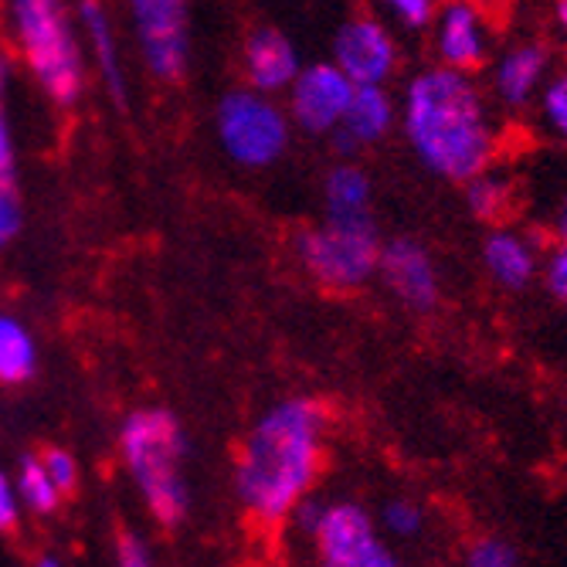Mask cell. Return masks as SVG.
Masks as SVG:
<instances>
[{
    "mask_svg": "<svg viewBox=\"0 0 567 567\" xmlns=\"http://www.w3.org/2000/svg\"><path fill=\"white\" fill-rule=\"evenodd\" d=\"M404 136L419 161L455 184L486 174L496 157V126L480 85L452 69H429L404 92Z\"/></svg>",
    "mask_w": 567,
    "mask_h": 567,
    "instance_id": "cell-1",
    "label": "cell"
},
{
    "mask_svg": "<svg viewBox=\"0 0 567 567\" xmlns=\"http://www.w3.org/2000/svg\"><path fill=\"white\" fill-rule=\"evenodd\" d=\"M320 408L296 398L272 408L248 435L238 462V496L259 520H282L313 483L320 466Z\"/></svg>",
    "mask_w": 567,
    "mask_h": 567,
    "instance_id": "cell-2",
    "label": "cell"
},
{
    "mask_svg": "<svg viewBox=\"0 0 567 567\" xmlns=\"http://www.w3.org/2000/svg\"><path fill=\"white\" fill-rule=\"evenodd\" d=\"M184 432L171 411H136L123 425V455L136 476L153 517L164 527H174L187 513V489L181 476L184 462Z\"/></svg>",
    "mask_w": 567,
    "mask_h": 567,
    "instance_id": "cell-3",
    "label": "cell"
},
{
    "mask_svg": "<svg viewBox=\"0 0 567 567\" xmlns=\"http://www.w3.org/2000/svg\"><path fill=\"white\" fill-rule=\"evenodd\" d=\"M302 266L330 289H353L378 272L381 235L371 215L327 218V225L299 235Z\"/></svg>",
    "mask_w": 567,
    "mask_h": 567,
    "instance_id": "cell-4",
    "label": "cell"
},
{
    "mask_svg": "<svg viewBox=\"0 0 567 567\" xmlns=\"http://www.w3.org/2000/svg\"><path fill=\"white\" fill-rule=\"evenodd\" d=\"M14 14L34 75L41 79L51 99L72 106L82 92V59L65 11L59 4H48V0H21Z\"/></svg>",
    "mask_w": 567,
    "mask_h": 567,
    "instance_id": "cell-5",
    "label": "cell"
},
{
    "mask_svg": "<svg viewBox=\"0 0 567 567\" xmlns=\"http://www.w3.org/2000/svg\"><path fill=\"white\" fill-rule=\"evenodd\" d=\"M218 133L238 164L266 167L282 157L289 130L282 113L251 92H231L218 110Z\"/></svg>",
    "mask_w": 567,
    "mask_h": 567,
    "instance_id": "cell-6",
    "label": "cell"
},
{
    "mask_svg": "<svg viewBox=\"0 0 567 567\" xmlns=\"http://www.w3.org/2000/svg\"><path fill=\"white\" fill-rule=\"evenodd\" d=\"M313 534L323 567H398L394 554L378 540L371 517L353 503L323 509V520Z\"/></svg>",
    "mask_w": 567,
    "mask_h": 567,
    "instance_id": "cell-7",
    "label": "cell"
},
{
    "mask_svg": "<svg viewBox=\"0 0 567 567\" xmlns=\"http://www.w3.org/2000/svg\"><path fill=\"white\" fill-rule=\"evenodd\" d=\"M136 34L146 65L157 79H181L187 69V11L177 0H140L133 4Z\"/></svg>",
    "mask_w": 567,
    "mask_h": 567,
    "instance_id": "cell-8",
    "label": "cell"
},
{
    "mask_svg": "<svg viewBox=\"0 0 567 567\" xmlns=\"http://www.w3.org/2000/svg\"><path fill=\"white\" fill-rule=\"evenodd\" d=\"M337 72L357 89V85H381L398 62L394 38L381 21L357 18L347 21L337 31Z\"/></svg>",
    "mask_w": 567,
    "mask_h": 567,
    "instance_id": "cell-9",
    "label": "cell"
},
{
    "mask_svg": "<svg viewBox=\"0 0 567 567\" xmlns=\"http://www.w3.org/2000/svg\"><path fill=\"white\" fill-rule=\"evenodd\" d=\"M353 85L337 65H313L292 82V116L309 133H337L350 106Z\"/></svg>",
    "mask_w": 567,
    "mask_h": 567,
    "instance_id": "cell-10",
    "label": "cell"
},
{
    "mask_svg": "<svg viewBox=\"0 0 567 567\" xmlns=\"http://www.w3.org/2000/svg\"><path fill=\"white\" fill-rule=\"evenodd\" d=\"M378 272L388 289L411 309H432L439 302V276L432 255L411 238H394L381 245Z\"/></svg>",
    "mask_w": 567,
    "mask_h": 567,
    "instance_id": "cell-11",
    "label": "cell"
},
{
    "mask_svg": "<svg viewBox=\"0 0 567 567\" xmlns=\"http://www.w3.org/2000/svg\"><path fill=\"white\" fill-rule=\"evenodd\" d=\"M550 75V48L540 41H520L503 59L496 62L493 72V89L506 110H524L540 95Z\"/></svg>",
    "mask_w": 567,
    "mask_h": 567,
    "instance_id": "cell-12",
    "label": "cell"
},
{
    "mask_svg": "<svg viewBox=\"0 0 567 567\" xmlns=\"http://www.w3.org/2000/svg\"><path fill=\"white\" fill-rule=\"evenodd\" d=\"M439 55H442V69L470 75L473 69H480L489 55V31L483 14L473 4H449L439 14Z\"/></svg>",
    "mask_w": 567,
    "mask_h": 567,
    "instance_id": "cell-13",
    "label": "cell"
},
{
    "mask_svg": "<svg viewBox=\"0 0 567 567\" xmlns=\"http://www.w3.org/2000/svg\"><path fill=\"white\" fill-rule=\"evenodd\" d=\"M483 266H486L493 282H499L503 289L520 292L534 282L540 259H537L534 241L524 231L493 228L483 241Z\"/></svg>",
    "mask_w": 567,
    "mask_h": 567,
    "instance_id": "cell-14",
    "label": "cell"
},
{
    "mask_svg": "<svg viewBox=\"0 0 567 567\" xmlns=\"http://www.w3.org/2000/svg\"><path fill=\"white\" fill-rule=\"evenodd\" d=\"M394 123V102L381 85H357L350 95V106L337 130V146L353 150L360 143L381 140Z\"/></svg>",
    "mask_w": 567,
    "mask_h": 567,
    "instance_id": "cell-15",
    "label": "cell"
},
{
    "mask_svg": "<svg viewBox=\"0 0 567 567\" xmlns=\"http://www.w3.org/2000/svg\"><path fill=\"white\" fill-rule=\"evenodd\" d=\"M245 62H248V79L255 89H282L289 82H296L299 75V62H296V48L289 44V38L282 31L262 28L248 38L245 48Z\"/></svg>",
    "mask_w": 567,
    "mask_h": 567,
    "instance_id": "cell-16",
    "label": "cell"
},
{
    "mask_svg": "<svg viewBox=\"0 0 567 567\" xmlns=\"http://www.w3.org/2000/svg\"><path fill=\"white\" fill-rule=\"evenodd\" d=\"M371 204V181L357 167H337L327 177V208L330 218H357L368 215Z\"/></svg>",
    "mask_w": 567,
    "mask_h": 567,
    "instance_id": "cell-17",
    "label": "cell"
},
{
    "mask_svg": "<svg viewBox=\"0 0 567 567\" xmlns=\"http://www.w3.org/2000/svg\"><path fill=\"white\" fill-rule=\"evenodd\" d=\"M82 18H85L89 38L95 44V59L102 65V75H106V82H110L113 99L123 106V102H126V89H123V72H120V59H116L113 28H110V21H106V14H102L99 4H82Z\"/></svg>",
    "mask_w": 567,
    "mask_h": 567,
    "instance_id": "cell-18",
    "label": "cell"
},
{
    "mask_svg": "<svg viewBox=\"0 0 567 567\" xmlns=\"http://www.w3.org/2000/svg\"><path fill=\"white\" fill-rule=\"evenodd\" d=\"M466 204L480 221H503L513 208V184L499 174H480L466 184Z\"/></svg>",
    "mask_w": 567,
    "mask_h": 567,
    "instance_id": "cell-19",
    "label": "cell"
},
{
    "mask_svg": "<svg viewBox=\"0 0 567 567\" xmlns=\"http://www.w3.org/2000/svg\"><path fill=\"white\" fill-rule=\"evenodd\" d=\"M34 371V347L18 320L0 317V381L18 384Z\"/></svg>",
    "mask_w": 567,
    "mask_h": 567,
    "instance_id": "cell-20",
    "label": "cell"
},
{
    "mask_svg": "<svg viewBox=\"0 0 567 567\" xmlns=\"http://www.w3.org/2000/svg\"><path fill=\"white\" fill-rule=\"evenodd\" d=\"M537 110L544 130L567 143V69L547 79V85L537 95Z\"/></svg>",
    "mask_w": 567,
    "mask_h": 567,
    "instance_id": "cell-21",
    "label": "cell"
},
{
    "mask_svg": "<svg viewBox=\"0 0 567 567\" xmlns=\"http://www.w3.org/2000/svg\"><path fill=\"white\" fill-rule=\"evenodd\" d=\"M21 489H24L28 503H31L34 509H41V513L55 509V503H59V489H55V483L48 480L44 466H38L34 458H28V462H24V470H21Z\"/></svg>",
    "mask_w": 567,
    "mask_h": 567,
    "instance_id": "cell-22",
    "label": "cell"
},
{
    "mask_svg": "<svg viewBox=\"0 0 567 567\" xmlns=\"http://www.w3.org/2000/svg\"><path fill=\"white\" fill-rule=\"evenodd\" d=\"M21 228V200L14 187V174H0V248H4Z\"/></svg>",
    "mask_w": 567,
    "mask_h": 567,
    "instance_id": "cell-23",
    "label": "cell"
},
{
    "mask_svg": "<svg viewBox=\"0 0 567 567\" xmlns=\"http://www.w3.org/2000/svg\"><path fill=\"white\" fill-rule=\"evenodd\" d=\"M425 517H422V506H415L411 499H394L384 509V527L398 537H415L422 530Z\"/></svg>",
    "mask_w": 567,
    "mask_h": 567,
    "instance_id": "cell-24",
    "label": "cell"
},
{
    "mask_svg": "<svg viewBox=\"0 0 567 567\" xmlns=\"http://www.w3.org/2000/svg\"><path fill=\"white\" fill-rule=\"evenodd\" d=\"M466 567H517V554L499 537H486L470 550Z\"/></svg>",
    "mask_w": 567,
    "mask_h": 567,
    "instance_id": "cell-25",
    "label": "cell"
},
{
    "mask_svg": "<svg viewBox=\"0 0 567 567\" xmlns=\"http://www.w3.org/2000/svg\"><path fill=\"white\" fill-rule=\"evenodd\" d=\"M544 282L547 292L560 302H567V241H557L544 262Z\"/></svg>",
    "mask_w": 567,
    "mask_h": 567,
    "instance_id": "cell-26",
    "label": "cell"
},
{
    "mask_svg": "<svg viewBox=\"0 0 567 567\" xmlns=\"http://www.w3.org/2000/svg\"><path fill=\"white\" fill-rule=\"evenodd\" d=\"M435 4L432 0H394L391 4V14L404 24V28H425L435 21Z\"/></svg>",
    "mask_w": 567,
    "mask_h": 567,
    "instance_id": "cell-27",
    "label": "cell"
},
{
    "mask_svg": "<svg viewBox=\"0 0 567 567\" xmlns=\"http://www.w3.org/2000/svg\"><path fill=\"white\" fill-rule=\"evenodd\" d=\"M44 473H48L51 483H55V489H72V486H75V462H72V455L62 452V449H51V452H48Z\"/></svg>",
    "mask_w": 567,
    "mask_h": 567,
    "instance_id": "cell-28",
    "label": "cell"
},
{
    "mask_svg": "<svg viewBox=\"0 0 567 567\" xmlns=\"http://www.w3.org/2000/svg\"><path fill=\"white\" fill-rule=\"evenodd\" d=\"M120 567H150V557H146V547L140 544V537H133V534L120 537Z\"/></svg>",
    "mask_w": 567,
    "mask_h": 567,
    "instance_id": "cell-29",
    "label": "cell"
},
{
    "mask_svg": "<svg viewBox=\"0 0 567 567\" xmlns=\"http://www.w3.org/2000/svg\"><path fill=\"white\" fill-rule=\"evenodd\" d=\"M14 520H18V503H14L11 483L0 476V530L14 527Z\"/></svg>",
    "mask_w": 567,
    "mask_h": 567,
    "instance_id": "cell-30",
    "label": "cell"
},
{
    "mask_svg": "<svg viewBox=\"0 0 567 567\" xmlns=\"http://www.w3.org/2000/svg\"><path fill=\"white\" fill-rule=\"evenodd\" d=\"M550 228H554L557 241H567V197L557 204V212H554V221H550Z\"/></svg>",
    "mask_w": 567,
    "mask_h": 567,
    "instance_id": "cell-31",
    "label": "cell"
},
{
    "mask_svg": "<svg viewBox=\"0 0 567 567\" xmlns=\"http://www.w3.org/2000/svg\"><path fill=\"white\" fill-rule=\"evenodd\" d=\"M554 21H557V28H560V34L567 38V0H560V4L554 8Z\"/></svg>",
    "mask_w": 567,
    "mask_h": 567,
    "instance_id": "cell-32",
    "label": "cell"
},
{
    "mask_svg": "<svg viewBox=\"0 0 567 567\" xmlns=\"http://www.w3.org/2000/svg\"><path fill=\"white\" fill-rule=\"evenodd\" d=\"M38 567H59V564H55V560H51V557H44V560H41Z\"/></svg>",
    "mask_w": 567,
    "mask_h": 567,
    "instance_id": "cell-33",
    "label": "cell"
},
{
    "mask_svg": "<svg viewBox=\"0 0 567 567\" xmlns=\"http://www.w3.org/2000/svg\"><path fill=\"white\" fill-rule=\"evenodd\" d=\"M0 82H4V65H0ZM0 123H4V120H0Z\"/></svg>",
    "mask_w": 567,
    "mask_h": 567,
    "instance_id": "cell-34",
    "label": "cell"
}]
</instances>
